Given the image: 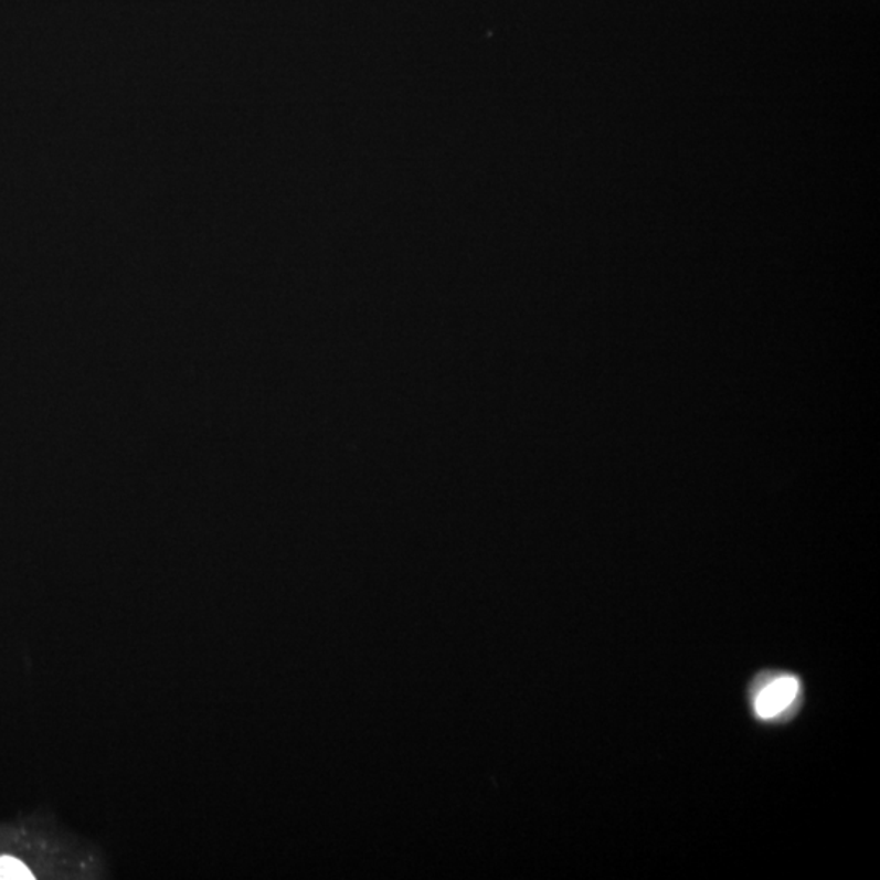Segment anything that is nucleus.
I'll return each instance as SVG.
<instances>
[{"instance_id": "2", "label": "nucleus", "mask_w": 880, "mask_h": 880, "mask_svg": "<svg viewBox=\"0 0 880 880\" xmlns=\"http://www.w3.org/2000/svg\"><path fill=\"white\" fill-rule=\"evenodd\" d=\"M33 872L20 859L2 856L0 858V880H30Z\"/></svg>"}, {"instance_id": "1", "label": "nucleus", "mask_w": 880, "mask_h": 880, "mask_svg": "<svg viewBox=\"0 0 880 880\" xmlns=\"http://www.w3.org/2000/svg\"><path fill=\"white\" fill-rule=\"evenodd\" d=\"M801 693L799 678L794 676H778L770 678L766 683L759 687L753 697V710L760 719L772 721L796 703Z\"/></svg>"}]
</instances>
